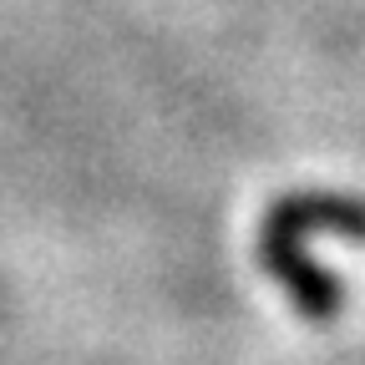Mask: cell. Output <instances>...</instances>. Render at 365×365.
I'll use <instances>...</instances> for the list:
<instances>
[{
	"label": "cell",
	"mask_w": 365,
	"mask_h": 365,
	"mask_svg": "<svg viewBox=\"0 0 365 365\" xmlns=\"http://www.w3.org/2000/svg\"><path fill=\"white\" fill-rule=\"evenodd\" d=\"M269 228H284V234L304 239V234H340L365 244V198L350 193H284L274 198L264 213Z\"/></svg>",
	"instance_id": "obj_2"
},
{
	"label": "cell",
	"mask_w": 365,
	"mask_h": 365,
	"mask_svg": "<svg viewBox=\"0 0 365 365\" xmlns=\"http://www.w3.org/2000/svg\"><path fill=\"white\" fill-rule=\"evenodd\" d=\"M259 269L294 299V309H299L304 319H314V325H330V319L345 309L340 274L325 269V264L304 249V239L284 234V228L259 223Z\"/></svg>",
	"instance_id": "obj_1"
}]
</instances>
